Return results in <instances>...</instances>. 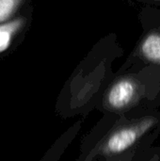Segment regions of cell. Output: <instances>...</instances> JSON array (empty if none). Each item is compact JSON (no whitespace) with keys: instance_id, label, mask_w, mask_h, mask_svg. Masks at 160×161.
<instances>
[{"instance_id":"obj_4","label":"cell","mask_w":160,"mask_h":161,"mask_svg":"<svg viewBox=\"0 0 160 161\" xmlns=\"http://www.w3.org/2000/svg\"><path fill=\"white\" fill-rule=\"evenodd\" d=\"M23 25L22 19L8 21L0 24V54L6 51L11 44L14 35Z\"/></svg>"},{"instance_id":"obj_3","label":"cell","mask_w":160,"mask_h":161,"mask_svg":"<svg viewBox=\"0 0 160 161\" xmlns=\"http://www.w3.org/2000/svg\"><path fill=\"white\" fill-rule=\"evenodd\" d=\"M141 53L143 57L151 62L160 64V34L150 33L141 43Z\"/></svg>"},{"instance_id":"obj_7","label":"cell","mask_w":160,"mask_h":161,"mask_svg":"<svg viewBox=\"0 0 160 161\" xmlns=\"http://www.w3.org/2000/svg\"><path fill=\"white\" fill-rule=\"evenodd\" d=\"M149 148V147H148ZM147 148H143V149H139V150H136V151H133L129 154H126L124 156H122L120 158H113V159H110L108 161H135V159L137 158V157L143 151Z\"/></svg>"},{"instance_id":"obj_6","label":"cell","mask_w":160,"mask_h":161,"mask_svg":"<svg viewBox=\"0 0 160 161\" xmlns=\"http://www.w3.org/2000/svg\"><path fill=\"white\" fill-rule=\"evenodd\" d=\"M135 161H160V146H151L143 150Z\"/></svg>"},{"instance_id":"obj_5","label":"cell","mask_w":160,"mask_h":161,"mask_svg":"<svg viewBox=\"0 0 160 161\" xmlns=\"http://www.w3.org/2000/svg\"><path fill=\"white\" fill-rule=\"evenodd\" d=\"M23 0H0V24L10 20Z\"/></svg>"},{"instance_id":"obj_1","label":"cell","mask_w":160,"mask_h":161,"mask_svg":"<svg viewBox=\"0 0 160 161\" xmlns=\"http://www.w3.org/2000/svg\"><path fill=\"white\" fill-rule=\"evenodd\" d=\"M160 135V111L104 113L82 139L74 161H108L153 146Z\"/></svg>"},{"instance_id":"obj_2","label":"cell","mask_w":160,"mask_h":161,"mask_svg":"<svg viewBox=\"0 0 160 161\" xmlns=\"http://www.w3.org/2000/svg\"><path fill=\"white\" fill-rule=\"evenodd\" d=\"M146 88L139 80L125 76L114 81L103 94L97 108L103 113L122 114L134 110L156 109L148 100Z\"/></svg>"}]
</instances>
